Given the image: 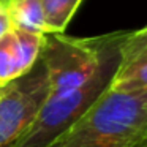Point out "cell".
Here are the masks:
<instances>
[{"instance_id":"obj_6","label":"cell","mask_w":147,"mask_h":147,"mask_svg":"<svg viewBox=\"0 0 147 147\" xmlns=\"http://www.w3.org/2000/svg\"><path fill=\"white\" fill-rule=\"evenodd\" d=\"M10 33L14 59H16L18 76H22L29 73L33 65L38 62L43 46H45V35H36V33L24 32L18 29H11Z\"/></svg>"},{"instance_id":"obj_1","label":"cell","mask_w":147,"mask_h":147,"mask_svg":"<svg viewBox=\"0 0 147 147\" xmlns=\"http://www.w3.org/2000/svg\"><path fill=\"white\" fill-rule=\"evenodd\" d=\"M147 139V89H108L57 141L59 147H136Z\"/></svg>"},{"instance_id":"obj_13","label":"cell","mask_w":147,"mask_h":147,"mask_svg":"<svg viewBox=\"0 0 147 147\" xmlns=\"http://www.w3.org/2000/svg\"><path fill=\"white\" fill-rule=\"evenodd\" d=\"M0 3H3V5H7V0H0Z\"/></svg>"},{"instance_id":"obj_14","label":"cell","mask_w":147,"mask_h":147,"mask_svg":"<svg viewBox=\"0 0 147 147\" xmlns=\"http://www.w3.org/2000/svg\"><path fill=\"white\" fill-rule=\"evenodd\" d=\"M51 147H59V142H55V144H52Z\"/></svg>"},{"instance_id":"obj_9","label":"cell","mask_w":147,"mask_h":147,"mask_svg":"<svg viewBox=\"0 0 147 147\" xmlns=\"http://www.w3.org/2000/svg\"><path fill=\"white\" fill-rule=\"evenodd\" d=\"M109 89L122 90V92L147 89V62L127 68V70H117Z\"/></svg>"},{"instance_id":"obj_7","label":"cell","mask_w":147,"mask_h":147,"mask_svg":"<svg viewBox=\"0 0 147 147\" xmlns=\"http://www.w3.org/2000/svg\"><path fill=\"white\" fill-rule=\"evenodd\" d=\"M45 13L46 32L63 33L82 0H40Z\"/></svg>"},{"instance_id":"obj_15","label":"cell","mask_w":147,"mask_h":147,"mask_svg":"<svg viewBox=\"0 0 147 147\" xmlns=\"http://www.w3.org/2000/svg\"><path fill=\"white\" fill-rule=\"evenodd\" d=\"M7 3H8V0H7Z\"/></svg>"},{"instance_id":"obj_12","label":"cell","mask_w":147,"mask_h":147,"mask_svg":"<svg viewBox=\"0 0 147 147\" xmlns=\"http://www.w3.org/2000/svg\"><path fill=\"white\" fill-rule=\"evenodd\" d=\"M136 147H147V139H144L142 142H141V144H138Z\"/></svg>"},{"instance_id":"obj_3","label":"cell","mask_w":147,"mask_h":147,"mask_svg":"<svg viewBox=\"0 0 147 147\" xmlns=\"http://www.w3.org/2000/svg\"><path fill=\"white\" fill-rule=\"evenodd\" d=\"M128 32L93 38H73L63 33H46L40 59L48 71L51 93H62L89 82L103 62L122 46Z\"/></svg>"},{"instance_id":"obj_10","label":"cell","mask_w":147,"mask_h":147,"mask_svg":"<svg viewBox=\"0 0 147 147\" xmlns=\"http://www.w3.org/2000/svg\"><path fill=\"white\" fill-rule=\"evenodd\" d=\"M18 76L16 59L13 52V43H11V33L8 32L0 40V87L11 82Z\"/></svg>"},{"instance_id":"obj_8","label":"cell","mask_w":147,"mask_h":147,"mask_svg":"<svg viewBox=\"0 0 147 147\" xmlns=\"http://www.w3.org/2000/svg\"><path fill=\"white\" fill-rule=\"evenodd\" d=\"M144 62H147V26L136 32H128L120 46L119 70H127Z\"/></svg>"},{"instance_id":"obj_4","label":"cell","mask_w":147,"mask_h":147,"mask_svg":"<svg viewBox=\"0 0 147 147\" xmlns=\"http://www.w3.org/2000/svg\"><path fill=\"white\" fill-rule=\"evenodd\" d=\"M51 93L41 59L29 73L0 87V147H14Z\"/></svg>"},{"instance_id":"obj_5","label":"cell","mask_w":147,"mask_h":147,"mask_svg":"<svg viewBox=\"0 0 147 147\" xmlns=\"http://www.w3.org/2000/svg\"><path fill=\"white\" fill-rule=\"evenodd\" d=\"M8 18L11 29L24 32L46 35L45 13L40 0H8L7 3Z\"/></svg>"},{"instance_id":"obj_11","label":"cell","mask_w":147,"mask_h":147,"mask_svg":"<svg viewBox=\"0 0 147 147\" xmlns=\"http://www.w3.org/2000/svg\"><path fill=\"white\" fill-rule=\"evenodd\" d=\"M10 30H11V22H10V18H8L7 5L0 3V40L3 38Z\"/></svg>"},{"instance_id":"obj_2","label":"cell","mask_w":147,"mask_h":147,"mask_svg":"<svg viewBox=\"0 0 147 147\" xmlns=\"http://www.w3.org/2000/svg\"><path fill=\"white\" fill-rule=\"evenodd\" d=\"M119 65L120 48L103 62L96 74L84 86L62 93H49L14 147H51L55 144L109 89Z\"/></svg>"}]
</instances>
